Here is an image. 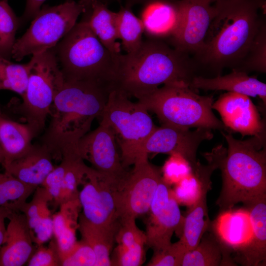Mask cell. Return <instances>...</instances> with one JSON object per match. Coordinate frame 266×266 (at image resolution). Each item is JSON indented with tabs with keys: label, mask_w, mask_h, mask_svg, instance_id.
I'll use <instances>...</instances> for the list:
<instances>
[{
	"label": "cell",
	"mask_w": 266,
	"mask_h": 266,
	"mask_svg": "<svg viewBox=\"0 0 266 266\" xmlns=\"http://www.w3.org/2000/svg\"><path fill=\"white\" fill-rule=\"evenodd\" d=\"M20 22L7 0H0V55L10 60Z\"/></svg>",
	"instance_id": "obj_34"
},
{
	"label": "cell",
	"mask_w": 266,
	"mask_h": 266,
	"mask_svg": "<svg viewBox=\"0 0 266 266\" xmlns=\"http://www.w3.org/2000/svg\"><path fill=\"white\" fill-rule=\"evenodd\" d=\"M100 118L115 133L124 167L133 165L141 145L156 127L148 111L138 101L112 90Z\"/></svg>",
	"instance_id": "obj_9"
},
{
	"label": "cell",
	"mask_w": 266,
	"mask_h": 266,
	"mask_svg": "<svg viewBox=\"0 0 266 266\" xmlns=\"http://www.w3.org/2000/svg\"><path fill=\"white\" fill-rule=\"evenodd\" d=\"M212 108L219 113L226 129L242 136L265 135L264 123L249 97L228 92L213 103Z\"/></svg>",
	"instance_id": "obj_16"
},
{
	"label": "cell",
	"mask_w": 266,
	"mask_h": 266,
	"mask_svg": "<svg viewBox=\"0 0 266 266\" xmlns=\"http://www.w3.org/2000/svg\"><path fill=\"white\" fill-rule=\"evenodd\" d=\"M253 227L250 242L236 250L234 262L246 266H265L266 261V194L245 204Z\"/></svg>",
	"instance_id": "obj_19"
},
{
	"label": "cell",
	"mask_w": 266,
	"mask_h": 266,
	"mask_svg": "<svg viewBox=\"0 0 266 266\" xmlns=\"http://www.w3.org/2000/svg\"><path fill=\"white\" fill-rule=\"evenodd\" d=\"M149 0H126V4L125 6L131 7L133 5L138 4H143Z\"/></svg>",
	"instance_id": "obj_43"
},
{
	"label": "cell",
	"mask_w": 266,
	"mask_h": 266,
	"mask_svg": "<svg viewBox=\"0 0 266 266\" xmlns=\"http://www.w3.org/2000/svg\"><path fill=\"white\" fill-rule=\"evenodd\" d=\"M211 172H206L203 178L201 193L197 201L189 207L184 217L182 232L176 242L182 253L195 248L209 225L206 204L207 192L210 188Z\"/></svg>",
	"instance_id": "obj_23"
},
{
	"label": "cell",
	"mask_w": 266,
	"mask_h": 266,
	"mask_svg": "<svg viewBox=\"0 0 266 266\" xmlns=\"http://www.w3.org/2000/svg\"><path fill=\"white\" fill-rule=\"evenodd\" d=\"M135 220L120 221L115 235L117 246L113 261L116 266H139L144 263L146 237L136 225Z\"/></svg>",
	"instance_id": "obj_24"
},
{
	"label": "cell",
	"mask_w": 266,
	"mask_h": 266,
	"mask_svg": "<svg viewBox=\"0 0 266 266\" xmlns=\"http://www.w3.org/2000/svg\"><path fill=\"white\" fill-rule=\"evenodd\" d=\"M190 86L194 90H223L248 97H258L265 105L266 103V84L243 71L233 69L229 74L213 78L195 75Z\"/></svg>",
	"instance_id": "obj_21"
},
{
	"label": "cell",
	"mask_w": 266,
	"mask_h": 266,
	"mask_svg": "<svg viewBox=\"0 0 266 266\" xmlns=\"http://www.w3.org/2000/svg\"><path fill=\"white\" fill-rule=\"evenodd\" d=\"M53 49L65 80L94 81L112 88L119 55L114 56L102 44L85 19Z\"/></svg>",
	"instance_id": "obj_5"
},
{
	"label": "cell",
	"mask_w": 266,
	"mask_h": 266,
	"mask_svg": "<svg viewBox=\"0 0 266 266\" xmlns=\"http://www.w3.org/2000/svg\"><path fill=\"white\" fill-rule=\"evenodd\" d=\"M170 185L163 179L152 199L146 221V245L154 252L168 248L174 233L180 237L184 221Z\"/></svg>",
	"instance_id": "obj_12"
},
{
	"label": "cell",
	"mask_w": 266,
	"mask_h": 266,
	"mask_svg": "<svg viewBox=\"0 0 266 266\" xmlns=\"http://www.w3.org/2000/svg\"><path fill=\"white\" fill-rule=\"evenodd\" d=\"M143 5L139 18L147 38L169 40L175 35L180 25V0H149Z\"/></svg>",
	"instance_id": "obj_17"
},
{
	"label": "cell",
	"mask_w": 266,
	"mask_h": 266,
	"mask_svg": "<svg viewBox=\"0 0 266 266\" xmlns=\"http://www.w3.org/2000/svg\"><path fill=\"white\" fill-rule=\"evenodd\" d=\"M208 167V163L202 165L199 162L189 175L174 184L172 192L179 204L190 207L197 201L201 194L203 178Z\"/></svg>",
	"instance_id": "obj_32"
},
{
	"label": "cell",
	"mask_w": 266,
	"mask_h": 266,
	"mask_svg": "<svg viewBox=\"0 0 266 266\" xmlns=\"http://www.w3.org/2000/svg\"><path fill=\"white\" fill-rule=\"evenodd\" d=\"M112 88L110 85L89 81L65 80L51 108V120L41 143L54 159H61L65 149L78 147L93 120L101 117Z\"/></svg>",
	"instance_id": "obj_3"
},
{
	"label": "cell",
	"mask_w": 266,
	"mask_h": 266,
	"mask_svg": "<svg viewBox=\"0 0 266 266\" xmlns=\"http://www.w3.org/2000/svg\"><path fill=\"white\" fill-rule=\"evenodd\" d=\"M181 18L178 30L168 41L181 51L196 56L202 48L215 12L207 0H180Z\"/></svg>",
	"instance_id": "obj_15"
},
{
	"label": "cell",
	"mask_w": 266,
	"mask_h": 266,
	"mask_svg": "<svg viewBox=\"0 0 266 266\" xmlns=\"http://www.w3.org/2000/svg\"><path fill=\"white\" fill-rule=\"evenodd\" d=\"M6 238L0 247V266H22L35 251L26 216L13 211L8 217Z\"/></svg>",
	"instance_id": "obj_18"
},
{
	"label": "cell",
	"mask_w": 266,
	"mask_h": 266,
	"mask_svg": "<svg viewBox=\"0 0 266 266\" xmlns=\"http://www.w3.org/2000/svg\"><path fill=\"white\" fill-rule=\"evenodd\" d=\"M213 137L211 130L209 129L198 128L191 131L162 125L156 127L144 140L136 159L141 155L150 153L176 154L184 158L193 169L199 163L197 160L199 146L203 141L210 140Z\"/></svg>",
	"instance_id": "obj_13"
},
{
	"label": "cell",
	"mask_w": 266,
	"mask_h": 266,
	"mask_svg": "<svg viewBox=\"0 0 266 266\" xmlns=\"http://www.w3.org/2000/svg\"><path fill=\"white\" fill-rule=\"evenodd\" d=\"M85 12L87 14L85 19L102 44L114 56L121 54L116 12L110 10L100 0H91Z\"/></svg>",
	"instance_id": "obj_26"
},
{
	"label": "cell",
	"mask_w": 266,
	"mask_h": 266,
	"mask_svg": "<svg viewBox=\"0 0 266 266\" xmlns=\"http://www.w3.org/2000/svg\"><path fill=\"white\" fill-rule=\"evenodd\" d=\"M208 0L211 3H213L220 0Z\"/></svg>",
	"instance_id": "obj_45"
},
{
	"label": "cell",
	"mask_w": 266,
	"mask_h": 266,
	"mask_svg": "<svg viewBox=\"0 0 266 266\" xmlns=\"http://www.w3.org/2000/svg\"><path fill=\"white\" fill-rule=\"evenodd\" d=\"M1 115V113L0 111V118ZM3 162H4V160H3V155H2V151L1 149V147H0V164H1V166H2L3 164Z\"/></svg>",
	"instance_id": "obj_44"
},
{
	"label": "cell",
	"mask_w": 266,
	"mask_h": 266,
	"mask_svg": "<svg viewBox=\"0 0 266 266\" xmlns=\"http://www.w3.org/2000/svg\"><path fill=\"white\" fill-rule=\"evenodd\" d=\"M59 206V210L52 217L53 236L62 260L77 242L76 233L82 208L78 198L63 203Z\"/></svg>",
	"instance_id": "obj_25"
},
{
	"label": "cell",
	"mask_w": 266,
	"mask_h": 266,
	"mask_svg": "<svg viewBox=\"0 0 266 266\" xmlns=\"http://www.w3.org/2000/svg\"><path fill=\"white\" fill-rule=\"evenodd\" d=\"M96 254L82 240L77 241L72 250L61 260L62 266H95Z\"/></svg>",
	"instance_id": "obj_37"
},
{
	"label": "cell",
	"mask_w": 266,
	"mask_h": 266,
	"mask_svg": "<svg viewBox=\"0 0 266 266\" xmlns=\"http://www.w3.org/2000/svg\"><path fill=\"white\" fill-rule=\"evenodd\" d=\"M13 211H14L8 208L0 206V247L4 244L6 238V227L5 220L8 219Z\"/></svg>",
	"instance_id": "obj_42"
},
{
	"label": "cell",
	"mask_w": 266,
	"mask_h": 266,
	"mask_svg": "<svg viewBox=\"0 0 266 266\" xmlns=\"http://www.w3.org/2000/svg\"><path fill=\"white\" fill-rule=\"evenodd\" d=\"M27 64V86L17 110L36 137L45 129L52 105L65 79L53 48L33 55Z\"/></svg>",
	"instance_id": "obj_7"
},
{
	"label": "cell",
	"mask_w": 266,
	"mask_h": 266,
	"mask_svg": "<svg viewBox=\"0 0 266 266\" xmlns=\"http://www.w3.org/2000/svg\"><path fill=\"white\" fill-rule=\"evenodd\" d=\"M37 187L25 183L5 171L0 172V206L20 211Z\"/></svg>",
	"instance_id": "obj_31"
},
{
	"label": "cell",
	"mask_w": 266,
	"mask_h": 266,
	"mask_svg": "<svg viewBox=\"0 0 266 266\" xmlns=\"http://www.w3.org/2000/svg\"><path fill=\"white\" fill-rule=\"evenodd\" d=\"M34 136L30 127L3 117L0 118V144L4 167L24 155L32 145Z\"/></svg>",
	"instance_id": "obj_27"
},
{
	"label": "cell",
	"mask_w": 266,
	"mask_h": 266,
	"mask_svg": "<svg viewBox=\"0 0 266 266\" xmlns=\"http://www.w3.org/2000/svg\"><path fill=\"white\" fill-rule=\"evenodd\" d=\"M61 160V163L54 167L41 185L50 193L55 206H59L62 182L67 167L66 159L62 157Z\"/></svg>",
	"instance_id": "obj_39"
},
{
	"label": "cell",
	"mask_w": 266,
	"mask_h": 266,
	"mask_svg": "<svg viewBox=\"0 0 266 266\" xmlns=\"http://www.w3.org/2000/svg\"><path fill=\"white\" fill-rule=\"evenodd\" d=\"M27 264L28 266H61V260L55 238H51L48 246L43 245L37 246Z\"/></svg>",
	"instance_id": "obj_38"
},
{
	"label": "cell",
	"mask_w": 266,
	"mask_h": 266,
	"mask_svg": "<svg viewBox=\"0 0 266 266\" xmlns=\"http://www.w3.org/2000/svg\"><path fill=\"white\" fill-rule=\"evenodd\" d=\"M233 69L266 72V25L264 20L243 59Z\"/></svg>",
	"instance_id": "obj_33"
},
{
	"label": "cell",
	"mask_w": 266,
	"mask_h": 266,
	"mask_svg": "<svg viewBox=\"0 0 266 266\" xmlns=\"http://www.w3.org/2000/svg\"><path fill=\"white\" fill-rule=\"evenodd\" d=\"M27 80V64H15L0 55V90L12 91L22 96Z\"/></svg>",
	"instance_id": "obj_35"
},
{
	"label": "cell",
	"mask_w": 266,
	"mask_h": 266,
	"mask_svg": "<svg viewBox=\"0 0 266 266\" xmlns=\"http://www.w3.org/2000/svg\"><path fill=\"white\" fill-rule=\"evenodd\" d=\"M91 0H67L60 4L44 7L33 18L24 34L16 40L11 57L20 61L25 57L53 48L71 30Z\"/></svg>",
	"instance_id": "obj_8"
},
{
	"label": "cell",
	"mask_w": 266,
	"mask_h": 266,
	"mask_svg": "<svg viewBox=\"0 0 266 266\" xmlns=\"http://www.w3.org/2000/svg\"><path fill=\"white\" fill-rule=\"evenodd\" d=\"M215 235L204 234L197 246L183 255L180 266H219L235 263Z\"/></svg>",
	"instance_id": "obj_29"
},
{
	"label": "cell",
	"mask_w": 266,
	"mask_h": 266,
	"mask_svg": "<svg viewBox=\"0 0 266 266\" xmlns=\"http://www.w3.org/2000/svg\"><path fill=\"white\" fill-rule=\"evenodd\" d=\"M222 133L228 144L220 161L223 184L216 204L221 212L266 194L265 135L239 140Z\"/></svg>",
	"instance_id": "obj_4"
},
{
	"label": "cell",
	"mask_w": 266,
	"mask_h": 266,
	"mask_svg": "<svg viewBox=\"0 0 266 266\" xmlns=\"http://www.w3.org/2000/svg\"><path fill=\"white\" fill-rule=\"evenodd\" d=\"M196 68L189 54L165 41L147 38L133 52L118 56L112 88L138 99L161 85L190 86Z\"/></svg>",
	"instance_id": "obj_1"
},
{
	"label": "cell",
	"mask_w": 266,
	"mask_h": 266,
	"mask_svg": "<svg viewBox=\"0 0 266 266\" xmlns=\"http://www.w3.org/2000/svg\"><path fill=\"white\" fill-rule=\"evenodd\" d=\"M215 235L228 248L237 250L251 241L253 227L246 208L222 211L214 225Z\"/></svg>",
	"instance_id": "obj_22"
},
{
	"label": "cell",
	"mask_w": 266,
	"mask_h": 266,
	"mask_svg": "<svg viewBox=\"0 0 266 266\" xmlns=\"http://www.w3.org/2000/svg\"><path fill=\"white\" fill-rule=\"evenodd\" d=\"M46 0H26V7L22 17V22L33 19L40 9L42 3ZM119 2L120 0H116Z\"/></svg>",
	"instance_id": "obj_41"
},
{
	"label": "cell",
	"mask_w": 266,
	"mask_h": 266,
	"mask_svg": "<svg viewBox=\"0 0 266 266\" xmlns=\"http://www.w3.org/2000/svg\"><path fill=\"white\" fill-rule=\"evenodd\" d=\"M78 149L84 160L107 177L121 183L128 176L129 172L122 165L115 133L103 119L96 129L80 139Z\"/></svg>",
	"instance_id": "obj_14"
},
{
	"label": "cell",
	"mask_w": 266,
	"mask_h": 266,
	"mask_svg": "<svg viewBox=\"0 0 266 266\" xmlns=\"http://www.w3.org/2000/svg\"><path fill=\"white\" fill-rule=\"evenodd\" d=\"M78 224L81 240L88 244L96 254L95 266H112L110 254L120 224L110 227L96 226L80 213Z\"/></svg>",
	"instance_id": "obj_28"
},
{
	"label": "cell",
	"mask_w": 266,
	"mask_h": 266,
	"mask_svg": "<svg viewBox=\"0 0 266 266\" xmlns=\"http://www.w3.org/2000/svg\"><path fill=\"white\" fill-rule=\"evenodd\" d=\"M133 170L120 184L117 194L119 221L136 219L148 213L154 195L162 179V170L152 165L148 155L138 157Z\"/></svg>",
	"instance_id": "obj_10"
},
{
	"label": "cell",
	"mask_w": 266,
	"mask_h": 266,
	"mask_svg": "<svg viewBox=\"0 0 266 266\" xmlns=\"http://www.w3.org/2000/svg\"><path fill=\"white\" fill-rule=\"evenodd\" d=\"M120 183L89 167L78 199L85 219L94 225H119L117 194Z\"/></svg>",
	"instance_id": "obj_11"
},
{
	"label": "cell",
	"mask_w": 266,
	"mask_h": 266,
	"mask_svg": "<svg viewBox=\"0 0 266 266\" xmlns=\"http://www.w3.org/2000/svg\"><path fill=\"white\" fill-rule=\"evenodd\" d=\"M137 99L163 125L227 129L212 111L213 96L200 95L189 85H165Z\"/></svg>",
	"instance_id": "obj_6"
},
{
	"label": "cell",
	"mask_w": 266,
	"mask_h": 266,
	"mask_svg": "<svg viewBox=\"0 0 266 266\" xmlns=\"http://www.w3.org/2000/svg\"><path fill=\"white\" fill-rule=\"evenodd\" d=\"M54 159L46 146L41 143L33 144L24 155L3 168L5 171L20 181L38 186L55 167Z\"/></svg>",
	"instance_id": "obj_20"
},
{
	"label": "cell",
	"mask_w": 266,
	"mask_h": 266,
	"mask_svg": "<svg viewBox=\"0 0 266 266\" xmlns=\"http://www.w3.org/2000/svg\"><path fill=\"white\" fill-rule=\"evenodd\" d=\"M192 171L189 163L179 155H170L162 169L163 180L168 184H175Z\"/></svg>",
	"instance_id": "obj_36"
},
{
	"label": "cell",
	"mask_w": 266,
	"mask_h": 266,
	"mask_svg": "<svg viewBox=\"0 0 266 266\" xmlns=\"http://www.w3.org/2000/svg\"><path fill=\"white\" fill-rule=\"evenodd\" d=\"M116 26L121 45L126 53L136 50L143 41L144 29L141 20L132 12L131 7L121 6L116 12Z\"/></svg>",
	"instance_id": "obj_30"
},
{
	"label": "cell",
	"mask_w": 266,
	"mask_h": 266,
	"mask_svg": "<svg viewBox=\"0 0 266 266\" xmlns=\"http://www.w3.org/2000/svg\"><path fill=\"white\" fill-rule=\"evenodd\" d=\"M182 257L174 243L166 249L154 252L152 257L146 265L149 266H180Z\"/></svg>",
	"instance_id": "obj_40"
},
{
	"label": "cell",
	"mask_w": 266,
	"mask_h": 266,
	"mask_svg": "<svg viewBox=\"0 0 266 266\" xmlns=\"http://www.w3.org/2000/svg\"><path fill=\"white\" fill-rule=\"evenodd\" d=\"M264 0H220L196 62L220 73L236 67L245 56L264 18Z\"/></svg>",
	"instance_id": "obj_2"
}]
</instances>
